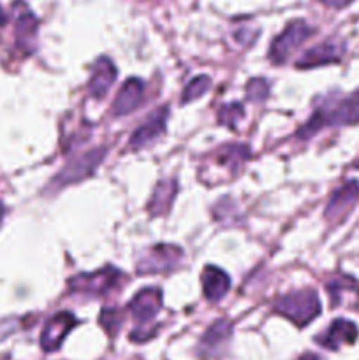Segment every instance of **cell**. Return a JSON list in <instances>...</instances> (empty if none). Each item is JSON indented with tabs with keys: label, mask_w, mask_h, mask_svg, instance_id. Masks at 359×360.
Listing matches in <instances>:
<instances>
[{
	"label": "cell",
	"mask_w": 359,
	"mask_h": 360,
	"mask_svg": "<svg viewBox=\"0 0 359 360\" xmlns=\"http://www.w3.org/2000/svg\"><path fill=\"white\" fill-rule=\"evenodd\" d=\"M359 123V90L341 98L331 108H320L312 115V118L299 129L298 136L301 139L312 137L324 127L333 125H355Z\"/></svg>",
	"instance_id": "cell-1"
},
{
	"label": "cell",
	"mask_w": 359,
	"mask_h": 360,
	"mask_svg": "<svg viewBox=\"0 0 359 360\" xmlns=\"http://www.w3.org/2000/svg\"><path fill=\"white\" fill-rule=\"evenodd\" d=\"M210 84H211V81L208 76L194 77V79L187 84L185 90H183V95H182L183 104H189V102L203 97V95L208 91V88H210Z\"/></svg>",
	"instance_id": "cell-21"
},
{
	"label": "cell",
	"mask_w": 359,
	"mask_h": 360,
	"mask_svg": "<svg viewBox=\"0 0 359 360\" xmlns=\"http://www.w3.org/2000/svg\"><path fill=\"white\" fill-rule=\"evenodd\" d=\"M37 35V18L30 11H21L16 20V42L23 51L32 48Z\"/></svg>",
	"instance_id": "cell-20"
},
{
	"label": "cell",
	"mask_w": 359,
	"mask_h": 360,
	"mask_svg": "<svg viewBox=\"0 0 359 360\" xmlns=\"http://www.w3.org/2000/svg\"><path fill=\"white\" fill-rule=\"evenodd\" d=\"M250 157V148L245 144H225L218 150L217 153V165L218 167L227 169L231 174H236L238 169L248 160Z\"/></svg>",
	"instance_id": "cell-17"
},
{
	"label": "cell",
	"mask_w": 359,
	"mask_h": 360,
	"mask_svg": "<svg viewBox=\"0 0 359 360\" xmlns=\"http://www.w3.org/2000/svg\"><path fill=\"white\" fill-rule=\"evenodd\" d=\"M201 281H203L204 297L211 302L220 301L227 294L229 287H231V280H229L227 274L215 266L204 267Z\"/></svg>",
	"instance_id": "cell-15"
},
{
	"label": "cell",
	"mask_w": 359,
	"mask_h": 360,
	"mask_svg": "<svg viewBox=\"0 0 359 360\" xmlns=\"http://www.w3.org/2000/svg\"><path fill=\"white\" fill-rule=\"evenodd\" d=\"M101 326L113 336L122 326V315L116 309H104L101 315Z\"/></svg>",
	"instance_id": "cell-24"
},
{
	"label": "cell",
	"mask_w": 359,
	"mask_h": 360,
	"mask_svg": "<svg viewBox=\"0 0 359 360\" xmlns=\"http://www.w3.org/2000/svg\"><path fill=\"white\" fill-rule=\"evenodd\" d=\"M106 155V148H95V150L84 151L83 155H77L76 158L69 162L58 174L55 176V185L56 186H65L73 185V183L81 181V179L92 176V172L97 169L101 164L102 158Z\"/></svg>",
	"instance_id": "cell-4"
},
{
	"label": "cell",
	"mask_w": 359,
	"mask_h": 360,
	"mask_svg": "<svg viewBox=\"0 0 359 360\" xmlns=\"http://www.w3.org/2000/svg\"><path fill=\"white\" fill-rule=\"evenodd\" d=\"M341 56V48L333 41H326L313 48L306 49L301 58L296 62L299 69H312V67L326 65V63L338 62Z\"/></svg>",
	"instance_id": "cell-14"
},
{
	"label": "cell",
	"mask_w": 359,
	"mask_h": 360,
	"mask_svg": "<svg viewBox=\"0 0 359 360\" xmlns=\"http://www.w3.org/2000/svg\"><path fill=\"white\" fill-rule=\"evenodd\" d=\"M162 308V292L158 288H144L130 301L129 311L141 327L150 323Z\"/></svg>",
	"instance_id": "cell-9"
},
{
	"label": "cell",
	"mask_w": 359,
	"mask_h": 360,
	"mask_svg": "<svg viewBox=\"0 0 359 360\" xmlns=\"http://www.w3.org/2000/svg\"><path fill=\"white\" fill-rule=\"evenodd\" d=\"M0 217H2V204H0Z\"/></svg>",
	"instance_id": "cell-28"
},
{
	"label": "cell",
	"mask_w": 359,
	"mask_h": 360,
	"mask_svg": "<svg viewBox=\"0 0 359 360\" xmlns=\"http://www.w3.org/2000/svg\"><path fill=\"white\" fill-rule=\"evenodd\" d=\"M231 330L232 327L227 320H218V322H215L213 326L206 330L203 340H201V352L206 355H211L213 352L220 350V348L227 343L229 338H231Z\"/></svg>",
	"instance_id": "cell-18"
},
{
	"label": "cell",
	"mask_w": 359,
	"mask_h": 360,
	"mask_svg": "<svg viewBox=\"0 0 359 360\" xmlns=\"http://www.w3.org/2000/svg\"><path fill=\"white\" fill-rule=\"evenodd\" d=\"M320 2L327 7H333V9H341V7L348 6V4L354 2V0H320Z\"/></svg>",
	"instance_id": "cell-25"
},
{
	"label": "cell",
	"mask_w": 359,
	"mask_h": 360,
	"mask_svg": "<svg viewBox=\"0 0 359 360\" xmlns=\"http://www.w3.org/2000/svg\"><path fill=\"white\" fill-rule=\"evenodd\" d=\"M243 118V105L238 102H231V104L222 105L220 111H218V120H220L222 125L231 127L234 129L236 123Z\"/></svg>",
	"instance_id": "cell-22"
},
{
	"label": "cell",
	"mask_w": 359,
	"mask_h": 360,
	"mask_svg": "<svg viewBox=\"0 0 359 360\" xmlns=\"http://www.w3.org/2000/svg\"><path fill=\"white\" fill-rule=\"evenodd\" d=\"M144 97V84L141 79L136 77H130L129 81H125L122 88H120L118 95H116L115 102H113L111 112L115 116H125L130 115L134 109H137L143 102Z\"/></svg>",
	"instance_id": "cell-11"
},
{
	"label": "cell",
	"mask_w": 359,
	"mask_h": 360,
	"mask_svg": "<svg viewBox=\"0 0 359 360\" xmlns=\"http://www.w3.org/2000/svg\"><path fill=\"white\" fill-rule=\"evenodd\" d=\"M298 360H320V359L317 357L315 354H305V355H301Z\"/></svg>",
	"instance_id": "cell-26"
},
{
	"label": "cell",
	"mask_w": 359,
	"mask_h": 360,
	"mask_svg": "<svg viewBox=\"0 0 359 360\" xmlns=\"http://www.w3.org/2000/svg\"><path fill=\"white\" fill-rule=\"evenodd\" d=\"M182 257V248H178V246L157 245L141 260L137 271L139 273H168L178 266Z\"/></svg>",
	"instance_id": "cell-7"
},
{
	"label": "cell",
	"mask_w": 359,
	"mask_h": 360,
	"mask_svg": "<svg viewBox=\"0 0 359 360\" xmlns=\"http://www.w3.org/2000/svg\"><path fill=\"white\" fill-rule=\"evenodd\" d=\"M359 200V183L348 181L341 185L336 192L331 195L326 207V220L329 224H341L351 214L352 207Z\"/></svg>",
	"instance_id": "cell-6"
},
{
	"label": "cell",
	"mask_w": 359,
	"mask_h": 360,
	"mask_svg": "<svg viewBox=\"0 0 359 360\" xmlns=\"http://www.w3.org/2000/svg\"><path fill=\"white\" fill-rule=\"evenodd\" d=\"M354 167H358V169H359V162H358V164H355V165H354Z\"/></svg>",
	"instance_id": "cell-29"
},
{
	"label": "cell",
	"mask_w": 359,
	"mask_h": 360,
	"mask_svg": "<svg viewBox=\"0 0 359 360\" xmlns=\"http://www.w3.org/2000/svg\"><path fill=\"white\" fill-rule=\"evenodd\" d=\"M313 34V28L306 21L294 20L282 30V34L271 42L270 60L273 63L287 62L289 56Z\"/></svg>",
	"instance_id": "cell-3"
},
{
	"label": "cell",
	"mask_w": 359,
	"mask_h": 360,
	"mask_svg": "<svg viewBox=\"0 0 359 360\" xmlns=\"http://www.w3.org/2000/svg\"><path fill=\"white\" fill-rule=\"evenodd\" d=\"M76 323L77 322L76 319H74V315H70V313L67 311H60L56 313L55 316H51V319L46 322L44 329H42V334H41L42 350L46 352L56 350Z\"/></svg>",
	"instance_id": "cell-8"
},
{
	"label": "cell",
	"mask_w": 359,
	"mask_h": 360,
	"mask_svg": "<svg viewBox=\"0 0 359 360\" xmlns=\"http://www.w3.org/2000/svg\"><path fill=\"white\" fill-rule=\"evenodd\" d=\"M327 292H329L331 304L333 308H338L345 302L347 297H358L359 299V283L352 280L351 276H338L327 281Z\"/></svg>",
	"instance_id": "cell-19"
},
{
	"label": "cell",
	"mask_w": 359,
	"mask_h": 360,
	"mask_svg": "<svg viewBox=\"0 0 359 360\" xmlns=\"http://www.w3.org/2000/svg\"><path fill=\"white\" fill-rule=\"evenodd\" d=\"M116 79V69L113 65V62L106 56L99 58L95 62L94 70H92L90 81H88V91H90L92 97L95 98H104L108 90L111 88V84Z\"/></svg>",
	"instance_id": "cell-13"
},
{
	"label": "cell",
	"mask_w": 359,
	"mask_h": 360,
	"mask_svg": "<svg viewBox=\"0 0 359 360\" xmlns=\"http://www.w3.org/2000/svg\"><path fill=\"white\" fill-rule=\"evenodd\" d=\"M176 192H178V183L175 179H162V181H158L153 193H151L150 202H148V211H150L151 217L164 214L171 207Z\"/></svg>",
	"instance_id": "cell-16"
},
{
	"label": "cell",
	"mask_w": 359,
	"mask_h": 360,
	"mask_svg": "<svg viewBox=\"0 0 359 360\" xmlns=\"http://www.w3.org/2000/svg\"><path fill=\"white\" fill-rule=\"evenodd\" d=\"M358 340V327L355 323L348 322L345 319H336L326 330L322 336L317 338V343L322 345L327 350H338L344 345H352Z\"/></svg>",
	"instance_id": "cell-10"
},
{
	"label": "cell",
	"mask_w": 359,
	"mask_h": 360,
	"mask_svg": "<svg viewBox=\"0 0 359 360\" xmlns=\"http://www.w3.org/2000/svg\"><path fill=\"white\" fill-rule=\"evenodd\" d=\"M275 309L298 327H305L320 315V301L319 295L308 288V290L291 292L278 297L275 302Z\"/></svg>",
	"instance_id": "cell-2"
},
{
	"label": "cell",
	"mask_w": 359,
	"mask_h": 360,
	"mask_svg": "<svg viewBox=\"0 0 359 360\" xmlns=\"http://www.w3.org/2000/svg\"><path fill=\"white\" fill-rule=\"evenodd\" d=\"M168 108H160L158 111H155L139 129L134 130V134L130 136V148L134 150H141V148L148 146L151 141L157 139L162 132L165 130V120H168Z\"/></svg>",
	"instance_id": "cell-12"
},
{
	"label": "cell",
	"mask_w": 359,
	"mask_h": 360,
	"mask_svg": "<svg viewBox=\"0 0 359 360\" xmlns=\"http://www.w3.org/2000/svg\"><path fill=\"white\" fill-rule=\"evenodd\" d=\"M123 274L116 271L115 267H104L92 274H81L70 280L69 287L73 292L77 294H90V295H102L106 292L113 290L120 281L123 280Z\"/></svg>",
	"instance_id": "cell-5"
},
{
	"label": "cell",
	"mask_w": 359,
	"mask_h": 360,
	"mask_svg": "<svg viewBox=\"0 0 359 360\" xmlns=\"http://www.w3.org/2000/svg\"><path fill=\"white\" fill-rule=\"evenodd\" d=\"M6 20H7V18H6V14H4L2 7H0V27H2V25L6 23Z\"/></svg>",
	"instance_id": "cell-27"
},
{
	"label": "cell",
	"mask_w": 359,
	"mask_h": 360,
	"mask_svg": "<svg viewBox=\"0 0 359 360\" xmlns=\"http://www.w3.org/2000/svg\"><path fill=\"white\" fill-rule=\"evenodd\" d=\"M267 91H270V86H267L266 79L257 77L246 84V98L252 102H263L267 97Z\"/></svg>",
	"instance_id": "cell-23"
}]
</instances>
